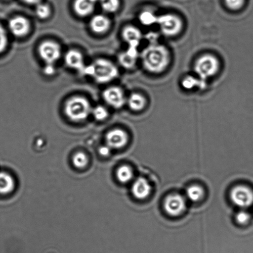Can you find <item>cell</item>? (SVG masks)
<instances>
[{"label":"cell","mask_w":253,"mask_h":253,"mask_svg":"<svg viewBox=\"0 0 253 253\" xmlns=\"http://www.w3.org/2000/svg\"><path fill=\"white\" fill-rule=\"evenodd\" d=\"M141 60L144 68L153 74L165 71L169 65L170 54L169 50L157 42H152L141 53Z\"/></svg>","instance_id":"cell-1"},{"label":"cell","mask_w":253,"mask_h":253,"mask_svg":"<svg viewBox=\"0 0 253 253\" xmlns=\"http://www.w3.org/2000/svg\"><path fill=\"white\" fill-rule=\"evenodd\" d=\"M95 79L98 83H107L117 78L118 69L115 64L105 59H96L90 65L85 66L84 73Z\"/></svg>","instance_id":"cell-2"},{"label":"cell","mask_w":253,"mask_h":253,"mask_svg":"<svg viewBox=\"0 0 253 253\" xmlns=\"http://www.w3.org/2000/svg\"><path fill=\"white\" fill-rule=\"evenodd\" d=\"M64 111L67 116L74 121L85 120L91 112L90 102L83 97H74L66 103Z\"/></svg>","instance_id":"cell-3"},{"label":"cell","mask_w":253,"mask_h":253,"mask_svg":"<svg viewBox=\"0 0 253 253\" xmlns=\"http://www.w3.org/2000/svg\"><path fill=\"white\" fill-rule=\"evenodd\" d=\"M220 68L219 59L211 54H205L196 61L194 69L198 78L205 81L217 73Z\"/></svg>","instance_id":"cell-4"},{"label":"cell","mask_w":253,"mask_h":253,"mask_svg":"<svg viewBox=\"0 0 253 253\" xmlns=\"http://www.w3.org/2000/svg\"><path fill=\"white\" fill-rule=\"evenodd\" d=\"M161 33L167 37H174L182 32L183 23L177 15L165 14L158 16L157 23Z\"/></svg>","instance_id":"cell-5"},{"label":"cell","mask_w":253,"mask_h":253,"mask_svg":"<svg viewBox=\"0 0 253 253\" xmlns=\"http://www.w3.org/2000/svg\"><path fill=\"white\" fill-rule=\"evenodd\" d=\"M230 198L237 206L247 208L253 204V192L245 186H237L230 192Z\"/></svg>","instance_id":"cell-6"},{"label":"cell","mask_w":253,"mask_h":253,"mask_svg":"<svg viewBox=\"0 0 253 253\" xmlns=\"http://www.w3.org/2000/svg\"><path fill=\"white\" fill-rule=\"evenodd\" d=\"M39 53L41 58L46 64H53L61 56V48L59 45L53 41H45L41 44Z\"/></svg>","instance_id":"cell-7"},{"label":"cell","mask_w":253,"mask_h":253,"mask_svg":"<svg viewBox=\"0 0 253 253\" xmlns=\"http://www.w3.org/2000/svg\"><path fill=\"white\" fill-rule=\"evenodd\" d=\"M164 207L168 214L172 216H178L184 212L185 200L180 195L172 194L166 198Z\"/></svg>","instance_id":"cell-8"},{"label":"cell","mask_w":253,"mask_h":253,"mask_svg":"<svg viewBox=\"0 0 253 253\" xmlns=\"http://www.w3.org/2000/svg\"><path fill=\"white\" fill-rule=\"evenodd\" d=\"M103 97L106 103L115 108H122L126 99L123 91L118 87H111L103 92Z\"/></svg>","instance_id":"cell-9"},{"label":"cell","mask_w":253,"mask_h":253,"mask_svg":"<svg viewBox=\"0 0 253 253\" xmlns=\"http://www.w3.org/2000/svg\"><path fill=\"white\" fill-rule=\"evenodd\" d=\"M31 25L28 19L22 16H16L10 20L9 29L14 36L22 37L26 36L30 31Z\"/></svg>","instance_id":"cell-10"},{"label":"cell","mask_w":253,"mask_h":253,"mask_svg":"<svg viewBox=\"0 0 253 253\" xmlns=\"http://www.w3.org/2000/svg\"><path fill=\"white\" fill-rule=\"evenodd\" d=\"M106 143L111 148L120 149L127 144L128 137L125 131L120 129L111 130L106 135Z\"/></svg>","instance_id":"cell-11"},{"label":"cell","mask_w":253,"mask_h":253,"mask_svg":"<svg viewBox=\"0 0 253 253\" xmlns=\"http://www.w3.org/2000/svg\"><path fill=\"white\" fill-rule=\"evenodd\" d=\"M151 191L150 183L145 178L140 177L134 182L131 187V192L138 200H145L150 195Z\"/></svg>","instance_id":"cell-12"},{"label":"cell","mask_w":253,"mask_h":253,"mask_svg":"<svg viewBox=\"0 0 253 253\" xmlns=\"http://www.w3.org/2000/svg\"><path fill=\"white\" fill-rule=\"evenodd\" d=\"M65 62L69 67L76 69V70L84 73L85 66L84 65V61L83 54L76 50H71L67 52L65 55Z\"/></svg>","instance_id":"cell-13"},{"label":"cell","mask_w":253,"mask_h":253,"mask_svg":"<svg viewBox=\"0 0 253 253\" xmlns=\"http://www.w3.org/2000/svg\"><path fill=\"white\" fill-rule=\"evenodd\" d=\"M124 40L128 44V47L138 48L141 39L142 34L137 27L128 26L124 29L123 31Z\"/></svg>","instance_id":"cell-14"},{"label":"cell","mask_w":253,"mask_h":253,"mask_svg":"<svg viewBox=\"0 0 253 253\" xmlns=\"http://www.w3.org/2000/svg\"><path fill=\"white\" fill-rule=\"evenodd\" d=\"M139 57L138 48L128 47L125 52L119 55V61L121 65L126 69H131L135 65Z\"/></svg>","instance_id":"cell-15"},{"label":"cell","mask_w":253,"mask_h":253,"mask_svg":"<svg viewBox=\"0 0 253 253\" xmlns=\"http://www.w3.org/2000/svg\"><path fill=\"white\" fill-rule=\"evenodd\" d=\"M90 26L91 31L96 34L105 33L110 29V19L103 15H96L91 19Z\"/></svg>","instance_id":"cell-16"},{"label":"cell","mask_w":253,"mask_h":253,"mask_svg":"<svg viewBox=\"0 0 253 253\" xmlns=\"http://www.w3.org/2000/svg\"><path fill=\"white\" fill-rule=\"evenodd\" d=\"M95 2L93 0H75L74 9L79 16L86 17L92 13Z\"/></svg>","instance_id":"cell-17"},{"label":"cell","mask_w":253,"mask_h":253,"mask_svg":"<svg viewBox=\"0 0 253 253\" xmlns=\"http://www.w3.org/2000/svg\"><path fill=\"white\" fill-rule=\"evenodd\" d=\"M14 178L9 173L0 172V195H7L14 190Z\"/></svg>","instance_id":"cell-18"},{"label":"cell","mask_w":253,"mask_h":253,"mask_svg":"<svg viewBox=\"0 0 253 253\" xmlns=\"http://www.w3.org/2000/svg\"><path fill=\"white\" fill-rule=\"evenodd\" d=\"M128 105L131 110L135 111L142 110L146 105L145 97L139 93L131 94L128 99Z\"/></svg>","instance_id":"cell-19"},{"label":"cell","mask_w":253,"mask_h":253,"mask_svg":"<svg viewBox=\"0 0 253 253\" xmlns=\"http://www.w3.org/2000/svg\"><path fill=\"white\" fill-rule=\"evenodd\" d=\"M158 16L154 11L146 9L139 15V20L144 26H150L157 23Z\"/></svg>","instance_id":"cell-20"},{"label":"cell","mask_w":253,"mask_h":253,"mask_svg":"<svg viewBox=\"0 0 253 253\" xmlns=\"http://www.w3.org/2000/svg\"><path fill=\"white\" fill-rule=\"evenodd\" d=\"M188 199L193 202H200L204 196V191L198 185H192L188 187L186 192Z\"/></svg>","instance_id":"cell-21"},{"label":"cell","mask_w":253,"mask_h":253,"mask_svg":"<svg viewBox=\"0 0 253 253\" xmlns=\"http://www.w3.org/2000/svg\"><path fill=\"white\" fill-rule=\"evenodd\" d=\"M133 177V170L127 165L121 166L117 170V177L121 183H128L132 179Z\"/></svg>","instance_id":"cell-22"},{"label":"cell","mask_w":253,"mask_h":253,"mask_svg":"<svg viewBox=\"0 0 253 253\" xmlns=\"http://www.w3.org/2000/svg\"><path fill=\"white\" fill-rule=\"evenodd\" d=\"M183 88L186 89H192L195 87H199L201 88H204L206 82L201 80L200 78H195L193 76H187L182 81V83Z\"/></svg>","instance_id":"cell-23"},{"label":"cell","mask_w":253,"mask_h":253,"mask_svg":"<svg viewBox=\"0 0 253 253\" xmlns=\"http://www.w3.org/2000/svg\"><path fill=\"white\" fill-rule=\"evenodd\" d=\"M100 2L104 11L110 13L117 11L120 6V0H100Z\"/></svg>","instance_id":"cell-24"},{"label":"cell","mask_w":253,"mask_h":253,"mask_svg":"<svg viewBox=\"0 0 253 253\" xmlns=\"http://www.w3.org/2000/svg\"><path fill=\"white\" fill-rule=\"evenodd\" d=\"M36 12L37 16L42 19H45L50 16V7L46 4L40 2L37 5Z\"/></svg>","instance_id":"cell-25"},{"label":"cell","mask_w":253,"mask_h":253,"mask_svg":"<svg viewBox=\"0 0 253 253\" xmlns=\"http://www.w3.org/2000/svg\"><path fill=\"white\" fill-rule=\"evenodd\" d=\"M73 163L75 167L79 168L85 167L88 162L87 156L83 152L77 153L73 157Z\"/></svg>","instance_id":"cell-26"},{"label":"cell","mask_w":253,"mask_h":253,"mask_svg":"<svg viewBox=\"0 0 253 253\" xmlns=\"http://www.w3.org/2000/svg\"><path fill=\"white\" fill-rule=\"evenodd\" d=\"M92 111L94 118L98 121L105 120L108 116V110L102 106H96Z\"/></svg>","instance_id":"cell-27"},{"label":"cell","mask_w":253,"mask_h":253,"mask_svg":"<svg viewBox=\"0 0 253 253\" xmlns=\"http://www.w3.org/2000/svg\"><path fill=\"white\" fill-rule=\"evenodd\" d=\"M228 8L232 11H239L244 6L245 0H224Z\"/></svg>","instance_id":"cell-28"},{"label":"cell","mask_w":253,"mask_h":253,"mask_svg":"<svg viewBox=\"0 0 253 253\" xmlns=\"http://www.w3.org/2000/svg\"><path fill=\"white\" fill-rule=\"evenodd\" d=\"M7 45V36L6 31L0 25V53L5 51Z\"/></svg>","instance_id":"cell-29"},{"label":"cell","mask_w":253,"mask_h":253,"mask_svg":"<svg viewBox=\"0 0 253 253\" xmlns=\"http://www.w3.org/2000/svg\"><path fill=\"white\" fill-rule=\"evenodd\" d=\"M250 220V215L244 210H241L236 215V220L240 224H246Z\"/></svg>","instance_id":"cell-30"},{"label":"cell","mask_w":253,"mask_h":253,"mask_svg":"<svg viewBox=\"0 0 253 253\" xmlns=\"http://www.w3.org/2000/svg\"><path fill=\"white\" fill-rule=\"evenodd\" d=\"M43 73L46 76L53 75L55 73V68H54L53 64H46L43 68Z\"/></svg>","instance_id":"cell-31"},{"label":"cell","mask_w":253,"mask_h":253,"mask_svg":"<svg viewBox=\"0 0 253 253\" xmlns=\"http://www.w3.org/2000/svg\"><path fill=\"white\" fill-rule=\"evenodd\" d=\"M111 148L110 146L106 145L105 146H102L100 148V150H99V152L101 155L103 156H108L110 154L111 152Z\"/></svg>","instance_id":"cell-32"},{"label":"cell","mask_w":253,"mask_h":253,"mask_svg":"<svg viewBox=\"0 0 253 253\" xmlns=\"http://www.w3.org/2000/svg\"><path fill=\"white\" fill-rule=\"evenodd\" d=\"M22 1L29 4H38L41 2V0H22Z\"/></svg>","instance_id":"cell-33"}]
</instances>
